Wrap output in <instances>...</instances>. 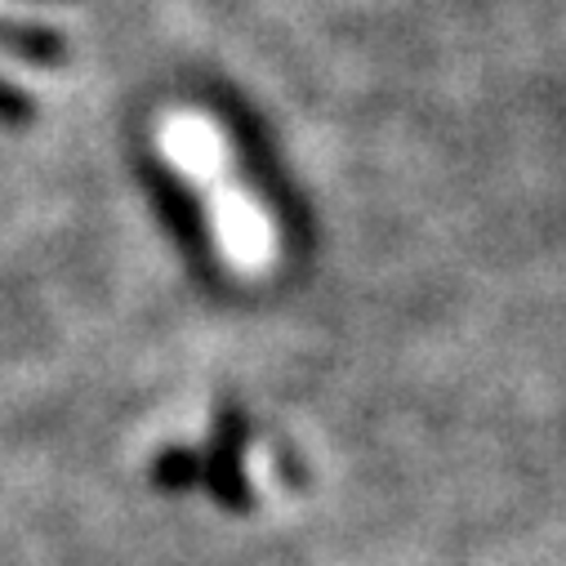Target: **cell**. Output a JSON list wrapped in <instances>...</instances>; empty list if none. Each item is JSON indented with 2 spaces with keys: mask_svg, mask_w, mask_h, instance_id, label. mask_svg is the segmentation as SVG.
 Wrapping results in <instances>:
<instances>
[{
  "mask_svg": "<svg viewBox=\"0 0 566 566\" xmlns=\"http://www.w3.org/2000/svg\"><path fill=\"white\" fill-rule=\"evenodd\" d=\"M157 153L188 188H197L201 219L219 259L241 276L268 272L281 254V237L268 206L241 179L223 125L201 107H170L157 120Z\"/></svg>",
  "mask_w": 566,
  "mask_h": 566,
  "instance_id": "1",
  "label": "cell"
}]
</instances>
